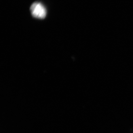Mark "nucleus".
<instances>
[{
  "label": "nucleus",
  "mask_w": 133,
  "mask_h": 133,
  "mask_svg": "<svg viewBox=\"0 0 133 133\" xmlns=\"http://www.w3.org/2000/svg\"><path fill=\"white\" fill-rule=\"evenodd\" d=\"M30 11L32 16L37 19H44L46 16V9L41 3H34L30 7Z\"/></svg>",
  "instance_id": "f257e3e1"
}]
</instances>
